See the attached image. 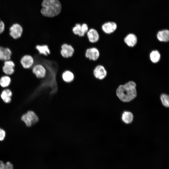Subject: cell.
<instances>
[{"instance_id":"obj_1","label":"cell","mask_w":169,"mask_h":169,"mask_svg":"<svg viewBox=\"0 0 169 169\" xmlns=\"http://www.w3.org/2000/svg\"><path fill=\"white\" fill-rule=\"evenodd\" d=\"M136 86L135 82L132 81H129L118 87L116 90V95L123 102L130 101L136 96Z\"/></svg>"},{"instance_id":"obj_2","label":"cell","mask_w":169,"mask_h":169,"mask_svg":"<svg viewBox=\"0 0 169 169\" xmlns=\"http://www.w3.org/2000/svg\"><path fill=\"white\" fill-rule=\"evenodd\" d=\"M41 6V13L46 17H54L58 14L61 10V4L58 0H43Z\"/></svg>"},{"instance_id":"obj_3","label":"cell","mask_w":169,"mask_h":169,"mask_svg":"<svg viewBox=\"0 0 169 169\" xmlns=\"http://www.w3.org/2000/svg\"><path fill=\"white\" fill-rule=\"evenodd\" d=\"M21 120L27 126L30 127L38 122V118L34 112L30 110L22 116Z\"/></svg>"},{"instance_id":"obj_4","label":"cell","mask_w":169,"mask_h":169,"mask_svg":"<svg viewBox=\"0 0 169 169\" xmlns=\"http://www.w3.org/2000/svg\"><path fill=\"white\" fill-rule=\"evenodd\" d=\"M9 35L15 39L20 38L23 33V28L22 27L17 23L13 24L9 27Z\"/></svg>"},{"instance_id":"obj_5","label":"cell","mask_w":169,"mask_h":169,"mask_svg":"<svg viewBox=\"0 0 169 169\" xmlns=\"http://www.w3.org/2000/svg\"><path fill=\"white\" fill-rule=\"evenodd\" d=\"M31 69L33 73L38 79L44 78L46 75V69L45 66L41 64H34Z\"/></svg>"},{"instance_id":"obj_6","label":"cell","mask_w":169,"mask_h":169,"mask_svg":"<svg viewBox=\"0 0 169 169\" xmlns=\"http://www.w3.org/2000/svg\"><path fill=\"white\" fill-rule=\"evenodd\" d=\"M93 74L95 78L99 80H102L106 77L107 72L104 66L98 64L94 68Z\"/></svg>"},{"instance_id":"obj_7","label":"cell","mask_w":169,"mask_h":169,"mask_svg":"<svg viewBox=\"0 0 169 169\" xmlns=\"http://www.w3.org/2000/svg\"><path fill=\"white\" fill-rule=\"evenodd\" d=\"M89 27L88 25L85 23L82 24L80 23H76L72 28V32L75 35L79 37L84 36L88 30Z\"/></svg>"},{"instance_id":"obj_8","label":"cell","mask_w":169,"mask_h":169,"mask_svg":"<svg viewBox=\"0 0 169 169\" xmlns=\"http://www.w3.org/2000/svg\"><path fill=\"white\" fill-rule=\"evenodd\" d=\"M100 52L98 48L92 47L87 48L85 52V56L90 60L96 61L100 56Z\"/></svg>"},{"instance_id":"obj_9","label":"cell","mask_w":169,"mask_h":169,"mask_svg":"<svg viewBox=\"0 0 169 169\" xmlns=\"http://www.w3.org/2000/svg\"><path fill=\"white\" fill-rule=\"evenodd\" d=\"M74 52V49L70 44L64 43L61 46L60 54L64 58H68L72 57Z\"/></svg>"},{"instance_id":"obj_10","label":"cell","mask_w":169,"mask_h":169,"mask_svg":"<svg viewBox=\"0 0 169 169\" xmlns=\"http://www.w3.org/2000/svg\"><path fill=\"white\" fill-rule=\"evenodd\" d=\"M20 63L23 68L29 69L32 68L34 64V59L32 56L30 55H24L21 57Z\"/></svg>"},{"instance_id":"obj_11","label":"cell","mask_w":169,"mask_h":169,"mask_svg":"<svg viewBox=\"0 0 169 169\" xmlns=\"http://www.w3.org/2000/svg\"><path fill=\"white\" fill-rule=\"evenodd\" d=\"M15 64L13 61L10 59L4 62L2 70L5 75H11L14 72Z\"/></svg>"},{"instance_id":"obj_12","label":"cell","mask_w":169,"mask_h":169,"mask_svg":"<svg viewBox=\"0 0 169 169\" xmlns=\"http://www.w3.org/2000/svg\"><path fill=\"white\" fill-rule=\"evenodd\" d=\"M116 23L113 21H109L104 23L101 26L102 31L105 34H109L114 33L117 29Z\"/></svg>"},{"instance_id":"obj_13","label":"cell","mask_w":169,"mask_h":169,"mask_svg":"<svg viewBox=\"0 0 169 169\" xmlns=\"http://www.w3.org/2000/svg\"><path fill=\"white\" fill-rule=\"evenodd\" d=\"M86 35L89 42L91 43H96L100 39V36L98 31L94 28L89 29Z\"/></svg>"},{"instance_id":"obj_14","label":"cell","mask_w":169,"mask_h":169,"mask_svg":"<svg viewBox=\"0 0 169 169\" xmlns=\"http://www.w3.org/2000/svg\"><path fill=\"white\" fill-rule=\"evenodd\" d=\"M12 55V51L9 48L0 46V61H4L11 59Z\"/></svg>"},{"instance_id":"obj_15","label":"cell","mask_w":169,"mask_h":169,"mask_svg":"<svg viewBox=\"0 0 169 169\" xmlns=\"http://www.w3.org/2000/svg\"><path fill=\"white\" fill-rule=\"evenodd\" d=\"M125 43L130 47H134L137 42V38L136 35L133 33H130L127 35L124 39Z\"/></svg>"},{"instance_id":"obj_16","label":"cell","mask_w":169,"mask_h":169,"mask_svg":"<svg viewBox=\"0 0 169 169\" xmlns=\"http://www.w3.org/2000/svg\"><path fill=\"white\" fill-rule=\"evenodd\" d=\"M157 39L161 42H166L169 40V31L167 29L160 30L156 34Z\"/></svg>"},{"instance_id":"obj_17","label":"cell","mask_w":169,"mask_h":169,"mask_svg":"<svg viewBox=\"0 0 169 169\" xmlns=\"http://www.w3.org/2000/svg\"><path fill=\"white\" fill-rule=\"evenodd\" d=\"M35 48L40 55L47 56L50 54L49 47L47 44H38L36 46Z\"/></svg>"},{"instance_id":"obj_18","label":"cell","mask_w":169,"mask_h":169,"mask_svg":"<svg viewBox=\"0 0 169 169\" xmlns=\"http://www.w3.org/2000/svg\"><path fill=\"white\" fill-rule=\"evenodd\" d=\"M61 77L63 81L65 82L70 83L74 80V75L73 72L67 70L62 73Z\"/></svg>"},{"instance_id":"obj_19","label":"cell","mask_w":169,"mask_h":169,"mask_svg":"<svg viewBox=\"0 0 169 169\" xmlns=\"http://www.w3.org/2000/svg\"><path fill=\"white\" fill-rule=\"evenodd\" d=\"M12 95L11 90L9 89H6L2 91L1 97L5 103H9L11 101Z\"/></svg>"},{"instance_id":"obj_20","label":"cell","mask_w":169,"mask_h":169,"mask_svg":"<svg viewBox=\"0 0 169 169\" xmlns=\"http://www.w3.org/2000/svg\"><path fill=\"white\" fill-rule=\"evenodd\" d=\"M11 82V79L9 75L5 74L0 78V86L2 88L8 87Z\"/></svg>"},{"instance_id":"obj_21","label":"cell","mask_w":169,"mask_h":169,"mask_svg":"<svg viewBox=\"0 0 169 169\" xmlns=\"http://www.w3.org/2000/svg\"><path fill=\"white\" fill-rule=\"evenodd\" d=\"M121 118L124 123L128 124L132 122L133 119V115L131 112L125 111L122 114Z\"/></svg>"},{"instance_id":"obj_22","label":"cell","mask_w":169,"mask_h":169,"mask_svg":"<svg viewBox=\"0 0 169 169\" xmlns=\"http://www.w3.org/2000/svg\"><path fill=\"white\" fill-rule=\"evenodd\" d=\"M151 61L154 63H158L161 59V54L157 50H152L150 53L149 55Z\"/></svg>"},{"instance_id":"obj_23","label":"cell","mask_w":169,"mask_h":169,"mask_svg":"<svg viewBox=\"0 0 169 169\" xmlns=\"http://www.w3.org/2000/svg\"><path fill=\"white\" fill-rule=\"evenodd\" d=\"M160 99L162 105L165 107H168L169 106V95L165 94H162L160 96Z\"/></svg>"},{"instance_id":"obj_24","label":"cell","mask_w":169,"mask_h":169,"mask_svg":"<svg viewBox=\"0 0 169 169\" xmlns=\"http://www.w3.org/2000/svg\"><path fill=\"white\" fill-rule=\"evenodd\" d=\"M0 169H13V165L10 162L7 161L4 163L0 160Z\"/></svg>"},{"instance_id":"obj_25","label":"cell","mask_w":169,"mask_h":169,"mask_svg":"<svg viewBox=\"0 0 169 169\" xmlns=\"http://www.w3.org/2000/svg\"><path fill=\"white\" fill-rule=\"evenodd\" d=\"M5 30V25L4 22L0 19V34L3 33Z\"/></svg>"},{"instance_id":"obj_26","label":"cell","mask_w":169,"mask_h":169,"mask_svg":"<svg viewBox=\"0 0 169 169\" xmlns=\"http://www.w3.org/2000/svg\"><path fill=\"white\" fill-rule=\"evenodd\" d=\"M6 133L5 131L0 128V141L4 140L5 136Z\"/></svg>"},{"instance_id":"obj_27","label":"cell","mask_w":169,"mask_h":169,"mask_svg":"<svg viewBox=\"0 0 169 169\" xmlns=\"http://www.w3.org/2000/svg\"><path fill=\"white\" fill-rule=\"evenodd\" d=\"M76 85H77V84H76Z\"/></svg>"}]
</instances>
